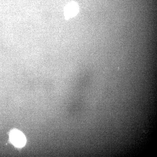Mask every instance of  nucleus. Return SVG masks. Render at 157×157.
Masks as SVG:
<instances>
[{
    "instance_id": "nucleus-1",
    "label": "nucleus",
    "mask_w": 157,
    "mask_h": 157,
    "mask_svg": "<svg viewBox=\"0 0 157 157\" xmlns=\"http://www.w3.org/2000/svg\"><path fill=\"white\" fill-rule=\"evenodd\" d=\"M10 137L11 142L16 146L22 147L25 143L26 139L24 135L18 131H13L10 134Z\"/></svg>"
},
{
    "instance_id": "nucleus-2",
    "label": "nucleus",
    "mask_w": 157,
    "mask_h": 157,
    "mask_svg": "<svg viewBox=\"0 0 157 157\" xmlns=\"http://www.w3.org/2000/svg\"><path fill=\"white\" fill-rule=\"evenodd\" d=\"M78 11V8L76 3L72 2L66 6L65 9V15L67 18H69L76 15Z\"/></svg>"
}]
</instances>
